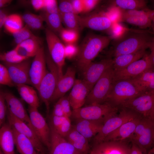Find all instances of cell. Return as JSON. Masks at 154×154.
I'll return each mask as SVG.
<instances>
[{
	"instance_id": "obj_55",
	"label": "cell",
	"mask_w": 154,
	"mask_h": 154,
	"mask_svg": "<svg viewBox=\"0 0 154 154\" xmlns=\"http://www.w3.org/2000/svg\"><path fill=\"white\" fill-rule=\"evenodd\" d=\"M130 154H145L133 142H132L130 147Z\"/></svg>"
},
{
	"instance_id": "obj_9",
	"label": "cell",
	"mask_w": 154,
	"mask_h": 154,
	"mask_svg": "<svg viewBox=\"0 0 154 154\" xmlns=\"http://www.w3.org/2000/svg\"><path fill=\"white\" fill-rule=\"evenodd\" d=\"M121 110L107 119L103 124L100 131L94 138V145L103 142L105 138L123 124L139 116L127 109L121 108Z\"/></svg>"
},
{
	"instance_id": "obj_49",
	"label": "cell",
	"mask_w": 154,
	"mask_h": 154,
	"mask_svg": "<svg viewBox=\"0 0 154 154\" xmlns=\"http://www.w3.org/2000/svg\"><path fill=\"white\" fill-rule=\"evenodd\" d=\"M58 6L60 13H74L71 1H60L59 3Z\"/></svg>"
},
{
	"instance_id": "obj_34",
	"label": "cell",
	"mask_w": 154,
	"mask_h": 154,
	"mask_svg": "<svg viewBox=\"0 0 154 154\" xmlns=\"http://www.w3.org/2000/svg\"><path fill=\"white\" fill-rule=\"evenodd\" d=\"M113 5L125 10H141L147 8V1L144 0H116Z\"/></svg>"
},
{
	"instance_id": "obj_32",
	"label": "cell",
	"mask_w": 154,
	"mask_h": 154,
	"mask_svg": "<svg viewBox=\"0 0 154 154\" xmlns=\"http://www.w3.org/2000/svg\"><path fill=\"white\" fill-rule=\"evenodd\" d=\"M17 91L21 98L31 107L38 108L39 100L37 93L32 87L23 84L17 86Z\"/></svg>"
},
{
	"instance_id": "obj_6",
	"label": "cell",
	"mask_w": 154,
	"mask_h": 154,
	"mask_svg": "<svg viewBox=\"0 0 154 154\" xmlns=\"http://www.w3.org/2000/svg\"><path fill=\"white\" fill-rule=\"evenodd\" d=\"M143 93L130 80L114 82L107 101L119 108L126 102Z\"/></svg>"
},
{
	"instance_id": "obj_52",
	"label": "cell",
	"mask_w": 154,
	"mask_h": 154,
	"mask_svg": "<svg viewBox=\"0 0 154 154\" xmlns=\"http://www.w3.org/2000/svg\"><path fill=\"white\" fill-rule=\"evenodd\" d=\"M52 115L58 117L66 116L64 112L61 105L58 100L54 106Z\"/></svg>"
},
{
	"instance_id": "obj_58",
	"label": "cell",
	"mask_w": 154,
	"mask_h": 154,
	"mask_svg": "<svg viewBox=\"0 0 154 154\" xmlns=\"http://www.w3.org/2000/svg\"><path fill=\"white\" fill-rule=\"evenodd\" d=\"M147 154H154V147L149 151Z\"/></svg>"
},
{
	"instance_id": "obj_45",
	"label": "cell",
	"mask_w": 154,
	"mask_h": 154,
	"mask_svg": "<svg viewBox=\"0 0 154 154\" xmlns=\"http://www.w3.org/2000/svg\"><path fill=\"white\" fill-rule=\"evenodd\" d=\"M4 92L1 91L0 93V126H1L5 120L6 115L7 113V108L6 104Z\"/></svg>"
},
{
	"instance_id": "obj_24",
	"label": "cell",
	"mask_w": 154,
	"mask_h": 154,
	"mask_svg": "<svg viewBox=\"0 0 154 154\" xmlns=\"http://www.w3.org/2000/svg\"><path fill=\"white\" fill-rule=\"evenodd\" d=\"M76 70L72 67H69L65 73L58 81L51 102L59 99L73 87L75 81Z\"/></svg>"
},
{
	"instance_id": "obj_35",
	"label": "cell",
	"mask_w": 154,
	"mask_h": 154,
	"mask_svg": "<svg viewBox=\"0 0 154 154\" xmlns=\"http://www.w3.org/2000/svg\"><path fill=\"white\" fill-rule=\"evenodd\" d=\"M22 17L26 25L30 29L38 30L43 28L44 21L40 14L38 15L28 13L24 14Z\"/></svg>"
},
{
	"instance_id": "obj_41",
	"label": "cell",
	"mask_w": 154,
	"mask_h": 154,
	"mask_svg": "<svg viewBox=\"0 0 154 154\" xmlns=\"http://www.w3.org/2000/svg\"><path fill=\"white\" fill-rule=\"evenodd\" d=\"M66 44H74L79 37V32L73 30L63 28L59 34Z\"/></svg>"
},
{
	"instance_id": "obj_15",
	"label": "cell",
	"mask_w": 154,
	"mask_h": 154,
	"mask_svg": "<svg viewBox=\"0 0 154 154\" xmlns=\"http://www.w3.org/2000/svg\"><path fill=\"white\" fill-rule=\"evenodd\" d=\"M46 54L42 46L35 56L29 71L31 85L37 90L46 73Z\"/></svg>"
},
{
	"instance_id": "obj_11",
	"label": "cell",
	"mask_w": 154,
	"mask_h": 154,
	"mask_svg": "<svg viewBox=\"0 0 154 154\" xmlns=\"http://www.w3.org/2000/svg\"><path fill=\"white\" fill-rule=\"evenodd\" d=\"M154 68L149 54L146 53L141 59L134 62L124 69L114 71V82L120 80H131Z\"/></svg>"
},
{
	"instance_id": "obj_51",
	"label": "cell",
	"mask_w": 154,
	"mask_h": 154,
	"mask_svg": "<svg viewBox=\"0 0 154 154\" xmlns=\"http://www.w3.org/2000/svg\"><path fill=\"white\" fill-rule=\"evenodd\" d=\"M71 1L74 13L78 15L79 13L83 12L84 6L82 0H73Z\"/></svg>"
},
{
	"instance_id": "obj_36",
	"label": "cell",
	"mask_w": 154,
	"mask_h": 154,
	"mask_svg": "<svg viewBox=\"0 0 154 154\" xmlns=\"http://www.w3.org/2000/svg\"><path fill=\"white\" fill-rule=\"evenodd\" d=\"M22 17L17 14H12L8 16L4 27L9 32L13 34L17 31L23 27Z\"/></svg>"
},
{
	"instance_id": "obj_22",
	"label": "cell",
	"mask_w": 154,
	"mask_h": 154,
	"mask_svg": "<svg viewBox=\"0 0 154 154\" xmlns=\"http://www.w3.org/2000/svg\"><path fill=\"white\" fill-rule=\"evenodd\" d=\"M50 129L49 154H80L65 137Z\"/></svg>"
},
{
	"instance_id": "obj_1",
	"label": "cell",
	"mask_w": 154,
	"mask_h": 154,
	"mask_svg": "<svg viewBox=\"0 0 154 154\" xmlns=\"http://www.w3.org/2000/svg\"><path fill=\"white\" fill-rule=\"evenodd\" d=\"M154 35L149 31L128 29L121 37L114 39L108 57L114 58L147 49Z\"/></svg>"
},
{
	"instance_id": "obj_20",
	"label": "cell",
	"mask_w": 154,
	"mask_h": 154,
	"mask_svg": "<svg viewBox=\"0 0 154 154\" xmlns=\"http://www.w3.org/2000/svg\"><path fill=\"white\" fill-rule=\"evenodd\" d=\"M4 94L7 111L33 130L29 115L20 100L11 93L4 92Z\"/></svg>"
},
{
	"instance_id": "obj_2",
	"label": "cell",
	"mask_w": 154,
	"mask_h": 154,
	"mask_svg": "<svg viewBox=\"0 0 154 154\" xmlns=\"http://www.w3.org/2000/svg\"><path fill=\"white\" fill-rule=\"evenodd\" d=\"M112 39L110 36L96 34L87 36L79 47L77 60L79 69L83 72L99 53L108 45Z\"/></svg>"
},
{
	"instance_id": "obj_13",
	"label": "cell",
	"mask_w": 154,
	"mask_h": 154,
	"mask_svg": "<svg viewBox=\"0 0 154 154\" xmlns=\"http://www.w3.org/2000/svg\"><path fill=\"white\" fill-rule=\"evenodd\" d=\"M113 64V58L107 57L97 62H92L82 72V80L90 91L104 72L112 66Z\"/></svg>"
},
{
	"instance_id": "obj_19",
	"label": "cell",
	"mask_w": 154,
	"mask_h": 154,
	"mask_svg": "<svg viewBox=\"0 0 154 154\" xmlns=\"http://www.w3.org/2000/svg\"><path fill=\"white\" fill-rule=\"evenodd\" d=\"M94 145L88 154H130V147L123 142L105 141Z\"/></svg>"
},
{
	"instance_id": "obj_12",
	"label": "cell",
	"mask_w": 154,
	"mask_h": 154,
	"mask_svg": "<svg viewBox=\"0 0 154 154\" xmlns=\"http://www.w3.org/2000/svg\"><path fill=\"white\" fill-rule=\"evenodd\" d=\"M30 121L34 131L44 145L49 150L50 147V129L45 119L38 108L29 106Z\"/></svg>"
},
{
	"instance_id": "obj_48",
	"label": "cell",
	"mask_w": 154,
	"mask_h": 154,
	"mask_svg": "<svg viewBox=\"0 0 154 154\" xmlns=\"http://www.w3.org/2000/svg\"><path fill=\"white\" fill-rule=\"evenodd\" d=\"M79 48L74 44H66L65 45V54L66 58H73L78 56Z\"/></svg>"
},
{
	"instance_id": "obj_43",
	"label": "cell",
	"mask_w": 154,
	"mask_h": 154,
	"mask_svg": "<svg viewBox=\"0 0 154 154\" xmlns=\"http://www.w3.org/2000/svg\"><path fill=\"white\" fill-rule=\"evenodd\" d=\"M0 84L10 87L15 85L7 68L1 64H0Z\"/></svg>"
},
{
	"instance_id": "obj_18",
	"label": "cell",
	"mask_w": 154,
	"mask_h": 154,
	"mask_svg": "<svg viewBox=\"0 0 154 154\" xmlns=\"http://www.w3.org/2000/svg\"><path fill=\"white\" fill-rule=\"evenodd\" d=\"M4 63L14 85L31 84L29 71L31 63L27 60L16 63Z\"/></svg>"
},
{
	"instance_id": "obj_16",
	"label": "cell",
	"mask_w": 154,
	"mask_h": 154,
	"mask_svg": "<svg viewBox=\"0 0 154 154\" xmlns=\"http://www.w3.org/2000/svg\"><path fill=\"white\" fill-rule=\"evenodd\" d=\"M79 21L81 29L86 28L99 31H109L113 23L103 12L79 16Z\"/></svg>"
},
{
	"instance_id": "obj_17",
	"label": "cell",
	"mask_w": 154,
	"mask_h": 154,
	"mask_svg": "<svg viewBox=\"0 0 154 154\" xmlns=\"http://www.w3.org/2000/svg\"><path fill=\"white\" fill-rule=\"evenodd\" d=\"M7 116L8 123L10 125L31 141L39 154H45L44 145L34 131L26 123L12 115L8 111Z\"/></svg>"
},
{
	"instance_id": "obj_50",
	"label": "cell",
	"mask_w": 154,
	"mask_h": 154,
	"mask_svg": "<svg viewBox=\"0 0 154 154\" xmlns=\"http://www.w3.org/2000/svg\"><path fill=\"white\" fill-rule=\"evenodd\" d=\"M84 11L83 13H87L93 9L100 2L99 0H82Z\"/></svg>"
},
{
	"instance_id": "obj_7",
	"label": "cell",
	"mask_w": 154,
	"mask_h": 154,
	"mask_svg": "<svg viewBox=\"0 0 154 154\" xmlns=\"http://www.w3.org/2000/svg\"><path fill=\"white\" fill-rule=\"evenodd\" d=\"M129 139L145 154L154 147V122L142 118Z\"/></svg>"
},
{
	"instance_id": "obj_33",
	"label": "cell",
	"mask_w": 154,
	"mask_h": 154,
	"mask_svg": "<svg viewBox=\"0 0 154 154\" xmlns=\"http://www.w3.org/2000/svg\"><path fill=\"white\" fill-rule=\"evenodd\" d=\"M48 29L55 33L59 34L64 28L60 13H48L44 12L40 14Z\"/></svg>"
},
{
	"instance_id": "obj_53",
	"label": "cell",
	"mask_w": 154,
	"mask_h": 154,
	"mask_svg": "<svg viewBox=\"0 0 154 154\" xmlns=\"http://www.w3.org/2000/svg\"><path fill=\"white\" fill-rule=\"evenodd\" d=\"M31 4L35 10L39 11L43 9L44 0H32Z\"/></svg>"
},
{
	"instance_id": "obj_30",
	"label": "cell",
	"mask_w": 154,
	"mask_h": 154,
	"mask_svg": "<svg viewBox=\"0 0 154 154\" xmlns=\"http://www.w3.org/2000/svg\"><path fill=\"white\" fill-rule=\"evenodd\" d=\"M130 80L142 92L154 91V68Z\"/></svg>"
},
{
	"instance_id": "obj_3",
	"label": "cell",
	"mask_w": 154,
	"mask_h": 154,
	"mask_svg": "<svg viewBox=\"0 0 154 154\" xmlns=\"http://www.w3.org/2000/svg\"><path fill=\"white\" fill-rule=\"evenodd\" d=\"M119 108L109 102L101 104L86 105L72 110L71 117L75 120L86 119L104 123L108 119L115 116Z\"/></svg>"
},
{
	"instance_id": "obj_28",
	"label": "cell",
	"mask_w": 154,
	"mask_h": 154,
	"mask_svg": "<svg viewBox=\"0 0 154 154\" xmlns=\"http://www.w3.org/2000/svg\"><path fill=\"white\" fill-rule=\"evenodd\" d=\"M146 49L132 53L119 55L113 58V67L114 71L123 70L134 62L142 58L146 53Z\"/></svg>"
},
{
	"instance_id": "obj_23",
	"label": "cell",
	"mask_w": 154,
	"mask_h": 154,
	"mask_svg": "<svg viewBox=\"0 0 154 154\" xmlns=\"http://www.w3.org/2000/svg\"><path fill=\"white\" fill-rule=\"evenodd\" d=\"M142 118L137 116L123 124L109 135L103 141H114L122 142L129 139Z\"/></svg>"
},
{
	"instance_id": "obj_40",
	"label": "cell",
	"mask_w": 154,
	"mask_h": 154,
	"mask_svg": "<svg viewBox=\"0 0 154 154\" xmlns=\"http://www.w3.org/2000/svg\"><path fill=\"white\" fill-rule=\"evenodd\" d=\"M0 59L4 63H16L26 60L27 58L19 55L14 49L10 51L1 54Z\"/></svg>"
},
{
	"instance_id": "obj_54",
	"label": "cell",
	"mask_w": 154,
	"mask_h": 154,
	"mask_svg": "<svg viewBox=\"0 0 154 154\" xmlns=\"http://www.w3.org/2000/svg\"><path fill=\"white\" fill-rule=\"evenodd\" d=\"M9 15L3 9L0 10V28L1 29L4 26L5 23Z\"/></svg>"
},
{
	"instance_id": "obj_27",
	"label": "cell",
	"mask_w": 154,
	"mask_h": 154,
	"mask_svg": "<svg viewBox=\"0 0 154 154\" xmlns=\"http://www.w3.org/2000/svg\"><path fill=\"white\" fill-rule=\"evenodd\" d=\"M80 154H88L90 150L88 140L72 126L65 137Z\"/></svg>"
},
{
	"instance_id": "obj_29",
	"label": "cell",
	"mask_w": 154,
	"mask_h": 154,
	"mask_svg": "<svg viewBox=\"0 0 154 154\" xmlns=\"http://www.w3.org/2000/svg\"><path fill=\"white\" fill-rule=\"evenodd\" d=\"M15 145L21 154H39L31 141L12 126Z\"/></svg>"
},
{
	"instance_id": "obj_10",
	"label": "cell",
	"mask_w": 154,
	"mask_h": 154,
	"mask_svg": "<svg viewBox=\"0 0 154 154\" xmlns=\"http://www.w3.org/2000/svg\"><path fill=\"white\" fill-rule=\"evenodd\" d=\"M46 40L49 54L57 66L60 78L63 75L62 68L66 58L64 45L56 34L48 28L45 29Z\"/></svg>"
},
{
	"instance_id": "obj_46",
	"label": "cell",
	"mask_w": 154,
	"mask_h": 154,
	"mask_svg": "<svg viewBox=\"0 0 154 154\" xmlns=\"http://www.w3.org/2000/svg\"><path fill=\"white\" fill-rule=\"evenodd\" d=\"M43 9L48 13H60L57 1L55 0H44Z\"/></svg>"
},
{
	"instance_id": "obj_44",
	"label": "cell",
	"mask_w": 154,
	"mask_h": 154,
	"mask_svg": "<svg viewBox=\"0 0 154 154\" xmlns=\"http://www.w3.org/2000/svg\"><path fill=\"white\" fill-rule=\"evenodd\" d=\"M119 23H113L109 31L112 39H115L122 36L128 29Z\"/></svg>"
},
{
	"instance_id": "obj_57",
	"label": "cell",
	"mask_w": 154,
	"mask_h": 154,
	"mask_svg": "<svg viewBox=\"0 0 154 154\" xmlns=\"http://www.w3.org/2000/svg\"><path fill=\"white\" fill-rule=\"evenodd\" d=\"M12 1L11 0H0V8H2L8 6Z\"/></svg>"
},
{
	"instance_id": "obj_60",
	"label": "cell",
	"mask_w": 154,
	"mask_h": 154,
	"mask_svg": "<svg viewBox=\"0 0 154 154\" xmlns=\"http://www.w3.org/2000/svg\"><path fill=\"white\" fill-rule=\"evenodd\" d=\"M0 154H4L1 150H0Z\"/></svg>"
},
{
	"instance_id": "obj_8",
	"label": "cell",
	"mask_w": 154,
	"mask_h": 154,
	"mask_svg": "<svg viewBox=\"0 0 154 154\" xmlns=\"http://www.w3.org/2000/svg\"><path fill=\"white\" fill-rule=\"evenodd\" d=\"M143 118L154 119V91L143 92L124 103L121 107Z\"/></svg>"
},
{
	"instance_id": "obj_21",
	"label": "cell",
	"mask_w": 154,
	"mask_h": 154,
	"mask_svg": "<svg viewBox=\"0 0 154 154\" xmlns=\"http://www.w3.org/2000/svg\"><path fill=\"white\" fill-rule=\"evenodd\" d=\"M90 91L88 86L82 80H76L68 96L73 110L82 107Z\"/></svg>"
},
{
	"instance_id": "obj_61",
	"label": "cell",
	"mask_w": 154,
	"mask_h": 154,
	"mask_svg": "<svg viewBox=\"0 0 154 154\" xmlns=\"http://www.w3.org/2000/svg\"></svg>"
},
{
	"instance_id": "obj_14",
	"label": "cell",
	"mask_w": 154,
	"mask_h": 154,
	"mask_svg": "<svg viewBox=\"0 0 154 154\" xmlns=\"http://www.w3.org/2000/svg\"><path fill=\"white\" fill-rule=\"evenodd\" d=\"M154 10L148 8L141 10L122 9L121 22H125L145 29L151 27Z\"/></svg>"
},
{
	"instance_id": "obj_4",
	"label": "cell",
	"mask_w": 154,
	"mask_h": 154,
	"mask_svg": "<svg viewBox=\"0 0 154 154\" xmlns=\"http://www.w3.org/2000/svg\"><path fill=\"white\" fill-rule=\"evenodd\" d=\"M46 73L41 81L37 90L41 100L45 104L48 113L49 105L60 78L58 67L51 57L49 53L46 54Z\"/></svg>"
},
{
	"instance_id": "obj_42",
	"label": "cell",
	"mask_w": 154,
	"mask_h": 154,
	"mask_svg": "<svg viewBox=\"0 0 154 154\" xmlns=\"http://www.w3.org/2000/svg\"><path fill=\"white\" fill-rule=\"evenodd\" d=\"M122 11V9L113 5L108 8L106 11L103 12L114 23L121 22Z\"/></svg>"
},
{
	"instance_id": "obj_25",
	"label": "cell",
	"mask_w": 154,
	"mask_h": 154,
	"mask_svg": "<svg viewBox=\"0 0 154 154\" xmlns=\"http://www.w3.org/2000/svg\"><path fill=\"white\" fill-rule=\"evenodd\" d=\"M76 121L74 127L88 140L99 132L104 124L99 121L86 119H79Z\"/></svg>"
},
{
	"instance_id": "obj_31",
	"label": "cell",
	"mask_w": 154,
	"mask_h": 154,
	"mask_svg": "<svg viewBox=\"0 0 154 154\" xmlns=\"http://www.w3.org/2000/svg\"><path fill=\"white\" fill-rule=\"evenodd\" d=\"M49 126L56 133L65 138L72 127L70 118L66 116L58 117L52 115L50 119Z\"/></svg>"
},
{
	"instance_id": "obj_37",
	"label": "cell",
	"mask_w": 154,
	"mask_h": 154,
	"mask_svg": "<svg viewBox=\"0 0 154 154\" xmlns=\"http://www.w3.org/2000/svg\"><path fill=\"white\" fill-rule=\"evenodd\" d=\"M62 23L66 28L79 32L81 29L79 23V16L74 13H60Z\"/></svg>"
},
{
	"instance_id": "obj_38",
	"label": "cell",
	"mask_w": 154,
	"mask_h": 154,
	"mask_svg": "<svg viewBox=\"0 0 154 154\" xmlns=\"http://www.w3.org/2000/svg\"><path fill=\"white\" fill-rule=\"evenodd\" d=\"M40 38H36L28 39L19 45L23 47L30 55L31 57L35 56L42 46Z\"/></svg>"
},
{
	"instance_id": "obj_39",
	"label": "cell",
	"mask_w": 154,
	"mask_h": 154,
	"mask_svg": "<svg viewBox=\"0 0 154 154\" xmlns=\"http://www.w3.org/2000/svg\"><path fill=\"white\" fill-rule=\"evenodd\" d=\"M12 34L14 38V41L17 45L28 39L38 37L33 34L30 29L26 25Z\"/></svg>"
},
{
	"instance_id": "obj_56",
	"label": "cell",
	"mask_w": 154,
	"mask_h": 154,
	"mask_svg": "<svg viewBox=\"0 0 154 154\" xmlns=\"http://www.w3.org/2000/svg\"><path fill=\"white\" fill-rule=\"evenodd\" d=\"M149 48L151 51L150 56L154 66V35L149 43Z\"/></svg>"
},
{
	"instance_id": "obj_26",
	"label": "cell",
	"mask_w": 154,
	"mask_h": 154,
	"mask_svg": "<svg viewBox=\"0 0 154 154\" xmlns=\"http://www.w3.org/2000/svg\"><path fill=\"white\" fill-rule=\"evenodd\" d=\"M14 137L11 126L5 123L0 129V150L4 154H15Z\"/></svg>"
},
{
	"instance_id": "obj_5",
	"label": "cell",
	"mask_w": 154,
	"mask_h": 154,
	"mask_svg": "<svg viewBox=\"0 0 154 154\" xmlns=\"http://www.w3.org/2000/svg\"><path fill=\"white\" fill-rule=\"evenodd\" d=\"M113 66L108 69L95 84L87 96L86 105L101 104L107 102L114 82Z\"/></svg>"
},
{
	"instance_id": "obj_47",
	"label": "cell",
	"mask_w": 154,
	"mask_h": 154,
	"mask_svg": "<svg viewBox=\"0 0 154 154\" xmlns=\"http://www.w3.org/2000/svg\"><path fill=\"white\" fill-rule=\"evenodd\" d=\"M60 102L65 116L70 118L72 111L71 109V105L68 96H64L58 100Z\"/></svg>"
},
{
	"instance_id": "obj_59",
	"label": "cell",
	"mask_w": 154,
	"mask_h": 154,
	"mask_svg": "<svg viewBox=\"0 0 154 154\" xmlns=\"http://www.w3.org/2000/svg\"><path fill=\"white\" fill-rule=\"evenodd\" d=\"M151 27L153 29V33L154 35V16L153 18L152 21Z\"/></svg>"
}]
</instances>
